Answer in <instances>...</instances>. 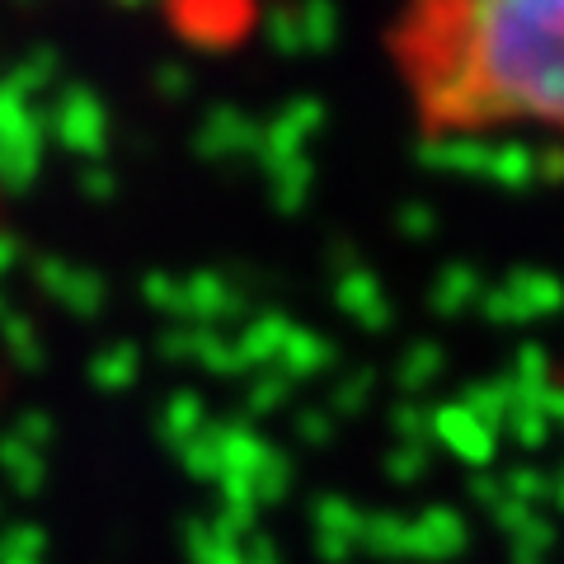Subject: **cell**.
<instances>
[{
  "label": "cell",
  "instance_id": "6da1fadb",
  "mask_svg": "<svg viewBox=\"0 0 564 564\" xmlns=\"http://www.w3.org/2000/svg\"><path fill=\"white\" fill-rule=\"evenodd\" d=\"M381 47L429 147L564 155V0H391Z\"/></svg>",
  "mask_w": 564,
  "mask_h": 564
},
{
  "label": "cell",
  "instance_id": "7a4b0ae2",
  "mask_svg": "<svg viewBox=\"0 0 564 564\" xmlns=\"http://www.w3.org/2000/svg\"><path fill=\"white\" fill-rule=\"evenodd\" d=\"M174 10L193 39H240L254 24L259 0H174Z\"/></svg>",
  "mask_w": 564,
  "mask_h": 564
}]
</instances>
